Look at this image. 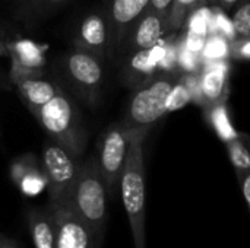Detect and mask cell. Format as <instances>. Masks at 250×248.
I'll return each instance as SVG.
<instances>
[{
    "label": "cell",
    "instance_id": "f546056e",
    "mask_svg": "<svg viewBox=\"0 0 250 248\" xmlns=\"http://www.w3.org/2000/svg\"><path fill=\"white\" fill-rule=\"evenodd\" d=\"M209 3H212V4H217L220 9H223L224 12H227V10H230L239 0H208Z\"/></svg>",
    "mask_w": 250,
    "mask_h": 248
},
{
    "label": "cell",
    "instance_id": "ffe728a7",
    "mask_svg": "<svg viewBox=\"0 0 250 248\" xmlns=\"http://www.w3.org/2000/svg\"><path fill=\"white\" fill-rule=\"evenodd\" d=\"M16 186L25 196H37L47 189V177L44 171L35 164L18 180Z\"/></svg>",
    "mask_w": 250,
    "mask_h": 248
},
{
    "label": "cell",
    "instance_id": "30bf717a",
    "mask_svg": "<svg viewBox=\"0 0 250 248\" xmlns=\"http://www.w3.org/2000/svg\"><path fill=\"white\" fill-rule=\"evenodd\" d=\"M149 0H110L105 6L108 23V60H116L119 48L132 25L148 9Z\"/></svg>",
    "mask_w": 250,
    "mask_h": 248
},
{
    "label": "cell",
    "instance_id": "484cf974",
    "mask_svg": "<svg viewBox=\"0 0 250 248\" xmlns=\"http://www.w3.org/2000/svg\"><path fill=\"white\" fill-rule=\"evenodd\" d=\"M230 58L250 60V38H234L230 41Z\"/></svg>",
    "mask_w": 250,
    "mask_h": 248
},
{
    "label": "cell",
    "instance_id": "1f68e13d",
    "mask_svg": "<svg viewBox=\"0 0 250 248\" xmlns=\"http://www.w3.org/2000/svg\"><path fill=\"white\" fill-rule=\"evenodd\" d=\"M4 56H10V53H9L7 44L0 39V57H4Z\"/></svg>",
    "mask_w": 250,
    "mask_h": 248
},
{
    "label": "cell",
    "instance_id": "d4e9b609",
    "mask_svg": "<svg viewBox=\"0 0 250 248\" xmlns=\"http://www.w3.org/2000/svg\"><path fill=\"white\" fill-rule=\"evenodd\" d=\"M189 28L188 31L201 34V35H207L208 37V25H209V12L205 9H202L201 6L198 9H195L189 16Z\"/></svg>",
    "mask_w": 250,
    "mask_h": 248
},
{
    "label": "cell",
    "instance_id": "8fae6325",
    "mask_svg": "<svg viewBox=\"0 0 250 248\" xmlns=\"http://www.w3.org/2000/svg\"><path fill=\"white\" fill-rule=\"evenodd\" d=\"M108 23L105 12L101 9H94L86 13L78 25L73 47L85 50L101 60H108Z\"/></svg>",
    "mask_w": 250,
    "mask_h": 248
},
{
    "label": "cell",
    "instance_id": "d6986e66",
    "mask_svg": "<svg viewBox=\"0 0 250 248\" xmlns=\"http://www.w3.org/2000/svg\"><path fill=\"white\" fill-rule=\"evenodd\" d=\"M205 111H207L208 121L211 123L215 133L224 143H227L229 140H231L237 136L239 132H236V129L231 124L227 102H218V104L208 105V107H205Z\"/></svg>",
    "mask_w": 250,
    "mask_h": 248
},
{
    "label": "cell",
    "instance_id": "5b68a950",
    "mask_svg": "<svg viewBox=\"0 0 250 248\" xmlns=\"http://www.w3.org/2000/svg\"><path fill=\"white\" fill-rule=\"evenodd\" d=\"M62 73L72 91L89 108H97L104 85V64L100 57L73 47L62 61Z\"/></svg>",
    "mask_w": 250,
    "mask_h": 248
},
{
    "label": "cell",
    "instance_id": "7402d4cb",
    "mask_svg": "<svg viewBox=\"0 0 250 248\" xmlns=\"http://www.w3.org/2000/svg\"><path fill=\"white\" fill-rule=\"evenodd\" d=\"M204 57L205 60H224L230 57V42L221 34L214 32L204 45Z\"/></svg>",
    "mask_w": 250,
    "mask_h": 248
},
{
    "label": "cell",
    "instance_id": "52a82bcc",
    "mask_svg": "<svg viewBox=\"0 0 250 248\" xmlns=\"http://www.w3.org/2000/svg\"><path fill=\"white\" fill-rule=\"evenodd\" d=\"M56 227V248H100L103 240L67 199L47 202Z\"/></svg>",
    "mask_w": 250,
    "mask_h": 248
},
{
    "label": "cell",
    "instance_id": "44dd1931",
    "mask_svg": "<svg viewBox=\"0 0 250 248\" xmlns=\"http://www.w3.org/2000/svg\"><path fill=\"white\" fill-rule=\"evenodd\" d=\"M205 0H173L170 13H168V25L170 31L179 29L188 20V16L204 4Z\"/></svg>",
    "mask_w": 250,
    "mask_h": 248
},
{
    "label": "cell",
    "instance_id": "6da1fadb",
    "mask_svg": "<svg viewBox=\"0 0 250 248\" xmlns=\"http://www.w3.org/2000/svg\"><path fill=\"white\" fill-rule=\"evenodd\" d=\"M146 136H148L146 132L129 133L127 155L119 183L135 248H146L145 162H144V142Z\"/></svg>",
    "mask_w": 250,
    "mask_h": 248
},
{
    "label": "cell",
    "instance_id": "4dcf8cb0",
    "mask_svg": "<svg viewBox=\"0 0 250 248\" xmlns=\"http://www.w3.org/2000/svg\"><path fill=\"white\" fill-rule=\"evenodd\" d=\"M226 20H227V18H226L224 15H218V16H217V23H224ZM220 28H226V25H218V26H217V31H218ZM226 31H227V37L233 39V37L229 34V29H227V28H226Z\"/></svg>",
    "mask_w": 250,
    "mask_h": 248
},
{
    "label": "cell",
    "instance_id": "ac0fdd59",
    "mask_svg": "<svg viewBox=\"0 0 250 248\" xmlns=\"http://www.w3.org/2000/svg\"><path fill=\"white\" fill-rule=\"evenodd\" d=\"M229 159L236 171L237 180L250 172V137L246 133H237V136L226 143Z\"/></svg>",
    "mask_w": 250,
    "mask_h": 248
},
{
    "label": "cell",
    "instance_id": "277c9868",
    "mask_svg": "<svg viewBox=\"0 0 250 248\" xmlns=\"http://www.w3.org/2000/svg\"><path fill=\"white\" fill-rule=\"evenodd\" d=\"M66 199L72 208L94 228L97 235L104 240L108 215V194L95 155L81 162L78 177Z\"/></svg>",
    "mask_w": 250,
    "mask_h": 248
},
{
    "label": "cell",
    "instance_id": "5bb4252c",
    "mask_svg": "<svg viewBox=\"0 0 250 248\" xmlns=\"http://www.w3.org/2000/svg\"><path fill=\"white\" fill-rule=\"evenodd\" d=\"M224 60H211L199 72V85L204 107L227 102L230 91V64Z\"/></svg>",
    "mask_w": 250,
    "mask_h": 248
},
{
    "label": "cell",
    "instance_id": "7c38bea8",
    "mask_svg": "<svg viewBox=\"0 0 250 248\" xmlns=\"http://www.w3.org/2000/svg\"><path fill=\"white\" fill-rule=\"evenodd\" d=\"M168 39H161L151 48H145L123 57L122 80L126 86L136 88L145 79L152 76L166 57Z\"/></svg>",
    "mask_w": 250,
    "mask_h": 248
},
{
    "label": "cell",
    "instance_id": "4fadbf2b",
    "mask_svg": "<svg viewBox=\"0 0 250 248\" xmlns=\"http://www.w3.org/2000/svg\"><path fill=\"white\" fill-rule=\"evenodd\" d=\"M12 79L18 88L23 104L34 117L62 89L59 85H56L47 77H42L41 75H29L12 70Z\"/></svg>",
    "mask_w": 250,
    "mask_h": 248
},
{
    "label": "cell",
    "instance_id": "9c48e42d",
    "mask_svg": "<svg viewBox=\"0 0 250 248\" xmlns=\"http://www.w3.org/2000/svg\"><path fill=\"white\" fill-rule=\"evenodd\" d=\"M167 32H170L168 15L146 9L129 29L119 48L117 57H126L132 53L151 48L164 39Z\"/></svg>",
    "mask_w": 250,
    "mask_h": 248
},
{
    "label": "cell",
    "instance_id": "f1b7e54d",
    "mask_svg": "<svg viewBox=\"0 0 250 248\" xmlns=\"http://www.w3.org/2000/svg\"><path fill=\"white\" fill-rule=\"evenodd\" d=\"M0 248H22L15 238H9L4 234H0Z\"/></svg>",
    "mask_w": 250,
    "mask_h": 248
},
{
    "label": "cell",
    "instance_id": "ba28073f",
    "mask_svg": "<svg viewBox=\"0 0 250 248\" xmlns=\"http://www.w3.org/2000/svg\"><path fill=\"white\" fill-rule=\"evenodd\" d=\"M81 162L50 137L45 140L42 145V171L47 177L50 202L67 197L78 177Z\"/></svg>",
    "mask_w": 250,
    "mask_h": 248
},
{
    "label": "cell",
    "instance_id": "2e32d148",
    "mask_svg": "<svg viewBox=\"0 0 250 248\" xmlns=\"http://www.w3.org/2000/svg\"><path fill=\"white\" fill-rule=\"evenodd\" d=\"M10 57L13 60V72L42 75L41 66L44 64L42 51L29 41H16L7 44Z\"/></svg>",
    "mask_w": 250,
    "mask_h": 248
},
{
    "label": "cell",
    "instance_id": "3957f363",
    "mask_svg": "<svg viewBox=\"0 0 250 248\" xmlns=\"http://www.w3.org/2000/svg\"><path fill=\"white\" fill-rule=\"evenodd\" d=\"M45 133L76 159H81L88 145V130L81 110L60 89L35 115Z\"/></svg>",
    "mask_w": 250,
    "mask_h": 248
},
{
    "label": "cell",
    "instance_id": "9a60e30c",
    "mask_svg": "<svg viewBox=\"0 0 250 248\" xmlns=\"http://www.w3.org/2000/svg\"><path fill=\"white\" fill-rule=\"evenodd\" d=\"M28 231L35 248H56V227L50 208L26 209Z\"/></svg>",
    "mask_w": 250,
    "mask_h": 248
},
{
    "label": "cell",
    "instance_id": "e0dca14e",
    "mask_svg": "<svg viewBox=\"0 0 250 248\" xmlns=\"http://www.w3.org/2000/svg\"><path fill=\"white\" fill-rule=\"evenodd\" d=\"M69 0H21L16 9V18L26 25H34L53 15Z\"/></svg>",
    "mask_w": 250,
    "mask_h": 248
},
{
    "label": "cell",
    "instance_id": "4316f807",
    "mask_svg": "<svg viewBox=\"0 0 250 248\" xmlns=\"http://www.w3.org/2000/svg\"><path fill=\"white\" fill-rule=\"evenodd\" d=\"M171 4H173V0H149L148 9L168 15L170 13V9H171Z\"/></svg>",
    "mask_w": 250,
    "mask_h": 248
},
{
    "label": "cell",
    "instance_id": "7a4b0ae2",
    "mask_svg": "<svg viewBox=\"0 0 250 248\" xmlns=\"http://www.w3.org/2000/svg\"><path fill=\"white\" fill-rule=\"evenodd\" d=\"M182 75V70L158 69L152 76L133 88L123 120L120 121L123 127L129 133H148L151 127L167 114V98Z\"/></svg>",
    "mask_w": 250,
    "mask_h": 248
},
{
    "label": "cell",
    "instance_id": "83f0119b",
    "mask_svg": "<svg viewBox=\"0 0 250 248\" xmlns=\"http://www.w3.org/2000/svg\"><path fill=\"white\" fill-rule=\"evenodd\" d=\"M239 184H240V189H242V194L245 197V202L248 205V209H249L250 213V172L245 174L240 180H239Z\"/></svg>",
    "mask_w": 250,
    "mask_h": 248
},
{
    "label": "cell",
    "instance_id": "8992f818",
    "mask_svg": "<svg viewBox=\"0 0 250 248\" xmlns=\"http://www.w3.org/2000/svg\"><path fill=\"white\" fill-rule=\"evenodd\" d=\"M129 148V133L123 124L111 123L98 137L97 142V162L105 183L108 197L116 194L120 183V175L125 167Z\"/></svg>",
    "mask_w": 250,
    "mask_h": 248
},
{
    "label": "cell",
    "instance_id": "603a6c76",
    "mask_svg": "<svg viewBox=\"0 0 250 248\" xmlns=\"http://www.w3.org/2000/svg\"><path fill=\"white\" fill-rule=\"evenodd\" d=\"M242 4L234 12L231 23L236 38H250V0H240Z\"/></svg>",
    "mask_w": 250,
    "mask_h": 248
},
{
    "label": "cell",
    "instance_id": "cb8c5ba5",
    "mask_svg": "<svg viewBox=\"0 0 250 248\" xmlns=\"http://www.w3.org/2000/svg\"><path fill=\"white\" fill-rule=\"evenodd\" d=\"M192 92L189 91V88L183 83L182 80V76L180 79L177 80V83L173 86L168 98H167V113H171V111H176V110H180L183 108L186 104H189L192 101Z\"/></svg>",
    "mask_w": 250,
    "mask_h": 248
}]
</instances>
